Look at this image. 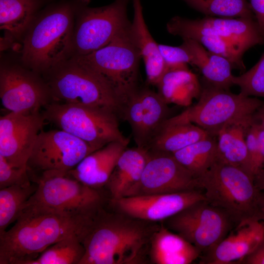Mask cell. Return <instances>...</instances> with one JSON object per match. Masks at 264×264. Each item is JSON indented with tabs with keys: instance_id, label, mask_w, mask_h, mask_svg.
Wrapping results in <instances>:
<instances>
[{
	"instance_id": "2",
	"label": "cell",
	"mask_w": 264,
	"mask_h": 264,
	"mask_svg": "<svg viewBox=\"0 0 264 264\" xmlns=\"http://www.w3.org/2000/svg\"><path fill=\"white\" fill-rule=\"evenodd\" d=\"M90 0H53L35 17L18 48L19 60L41 75L72 57L77 14Z\"/></svg>"
},
{
	"instance_id": "10",
	"label": "cell",
	"mask_w": 264,
	"mask_h": 264,
	"mask_svg": "<svg viewBox=\"0 0 264 264\" xmlns=\"http://www.w3.org/2000/svg\"><path fill=\"white\" fill-rule=\"evenodd\" d=\"M130 0H115L99 7L88 5L76 15L72 57L88 55L109 44L130 22L127 7Z\"/></svg>"
},
{
	"instance_id": "25",
	"label": "cell",
	"mask_w": 264,
	"mask_h": 264,
	"mask_svg": "<svg viewBox=\"0 0 264 264\" xmlns=\"http://www.w3.org/2000/svg\"><path fill=\"white\" fill-rule=\"evenodd\" d=\"M182 44L188 50L192 59V65L197 67L203 80L209 84L225 90H230L234 85L233 68L229 60L207 50L198 42L182 39Z\"/></svg>"
},
{
	"instance_id": "12",
	"label": "cell",
	"mask_w": 264,
	"mask_h": 264,
	"mask_svg": "<svg viewBox=\"0 0 264 264\" xmlns=\"http://www.w3.org/2000/svg\"><path fill=\"white\" fill-rule=\"evenodd\" d=\"M0 98L9 112L40 110L53 101L42 75L18 62L1 59Z\"/></svg>"
},
{
	"instance_id": "6",
	"label": "cell",
	"mask_w": 264,
	"mask_h": 264,
	"mask_svg": "<svg viewBox=\"0 0 264 264\" xmlns=\"http://www.w3.org/2000/svg\"><path fill=\"white\" fill-rule=\"evenodd\" d=\"M131 25V22L102 48L86 55L72 57L101 76L123 107L140 87L139 67L141 57Z\"/></svg>"
},
{
	"instance_id": "37",
	"label": "cell",
	"mask_w": 264,
	"mask_h": 264,
	"mask_svg": "<svg viewBox=\"0 0 264 264\" xmlns=\"http://www.w3.org/2000/svg\"><path fill=\"white\" fill-rule=\"evenodd\" d=\"M245 139L248 156L249 173L254 178L261 169L260 152L254 120L247 132Z\"/></svg>"
},
{
	"instance_id": "22",
	"label": "cell",
	"mask_w": 264,
	"mask_h": 264,
	"mask_svg": "<svg viewBox=\"0 0 264 264\" xmlns=\"http://www.w3.org/2000/svg\"><path fill=\"white\" fill-rule=\"evenodd\" d=\"M150 153L137 147L127 149L119 156L106 185L112 199L129 196L138 184Z\"/></svg>"
},
{
	"instance_id": "30",
	"label": "cell",
	"mask_w": 264,
	"mask_h": 264,
	"mask_svg": "<svg viewBox=\"0 0 264 264\" xmlns=\"http://www.w3.org/2000/svg\"><path fill=\"white\" fill-rule=\"evenodd\" d=\"M37 187L30 180L0 189V234L16 221Z\"/></svg>"
},
{
	"instance_id": "23",
	"label": "cell",
	"mask_w": 264,
	"mask_h": 264,
	"mask_svg": "<svg viewBox=\"0 0 264 264\" xmlns=\"http://www.w3.org/2000/svg\"><path fill=\"white\" fill-rule=\"evenodd\" d=\"M133 18L131 31L145 67L147 82L156 86L166 71L158 44L152 36L146 24L141 0H132Z\"/></svg>"
},
{
	"instance_id": "3",
	"label": "cell",
	"mask_w": 264,
	"mask_h": 264,
	"mask_svg": "<svg viewBox=\"0 0 264 264\" xmlns=\"http://www.w3.org/2000/svg\"><path fill=\"white\" fill-rule=\"evenodd\" d=\"M196 179L205 200L224 212L235 225L262 220L264 195L254 178L242 169L217 160Z\"/></svg>"
},
{
	"instance_id": "16",
	"label": "cell",
	"mask_w": 264,
	"mask_h": 264,
	"mask_svg": "<svg viewBox=\"0 0 264 264\" xmlns=\"http://www.w3.org/2000/svg\"><path fill=\"white\" fill-rule=\"evenodd\" d=\"M149 153L140 181L129 196L198 190L197 179L173 154Z\"/></svg>"
},
{
	"instance_id": "26",
	"label": "cell",
	"mask_w": 264,
	"mask_h": 264,
	"mask_svg": "<svg viewBox=\"0 0 264 264\" xmlns=\"http://www.w3.org/2000/svg\"><path fill=\"white\" fill-rule=\"evenodd\" d=\"M209 135L207 132L195 124L174 121L169 118L163 124L147 150L152 153L173 154Z\"/></svg>"
},
{
	"instance_id": "31",
	"label": "cell",
	"mask_w": 264,
	"mask_h": 264,
	"mask_svg": "<svg viewBox=\"0 0 264 264\" xmlns=\"http://www.w3.org/2000/svg\"><path fill=\"white\" fill-rule=\"evenodd\" d=\"M173 35L182 39H190L200 44L209 51L224 57L232 64L233 68L244 71L242 60L245 53L230 41L216 35L190 30L176 31Z\"/></svg>"
},
{
	"instance_id": "32",
	"label": "cell",
	"mask_w": 264,
	"mask_h": 264,
	"mask_svg": "<svg viewBox=\"0 0 264 264\" xmlns=\"http://www.w3.org/2000/svg\"><path fill=\"white\" fill-rule=\"evenodd\" d=\"M85 252L80 238L72 236L49 246L28 264H80Z\"/></svg>"
},
{
	"instance_id": "43",
	"label": "cell",
	"mask_w": 264,
	"mask_h": 264,
	"mask_svg": "<svg viewBox=\"0 0 264 264\" xmlns=\"http://www.w3.org/2000/svg\"><path fill=\"white\" fill-rule=\"evenodd\" d=\"M262 220L264 221V195L261 207Z\"/></svg>"
},
{
	"instance_id": "9",
	"label": "cell",
	"mask_w": 264,
	"mask_h": 264,
	"mask_svg": "<svg viewBox=\"0 0 264 264\" xmlns=\"http://www.w3.org/2000/svg\"><path fill=\"white\" fill-rule=\"evenodd\" d=\"M197 103L170 119L193 123L217 136L226 124L253 116L264 101L215 87L205 81Z\"/></svg>"
},
{
	"instance_id": "35",
	"label": "cell",
	"mask_w": 264,
	"mask_h": 264,
	"mask_svg": "<svg viewBox=\"0 0 264 264\" xmlns=\"http://www.w3.org/2000/svg\"><path fill=\"white\" fill-rule=\"evenodd\" d=\"M158 46L167 70L188 69V64L192 65L191 55L182 44L178 46L158 44Z\"/></svg>"
},
{
	"instance_id": "5",
	"label": "cell",
	"mask_w": 264,
	"mask_h": 264,
	"mask_svg": "<svg viewBox=\"0 0 264 264\" xmlns=\"http://www.w3.org/2000/svg\"><path fill=\"white\" fill-rule=\"evenodd\" d=\"M42 76L53 101L106 108L122 119L123 104L109 85L74 58L59 63Z\"/></svg>"
},
{
	"instance_id": "17",
	"label": "cell",
	"mask_w": 264,
	"mask_h": 264,
	"mask_svg": "<svg viewBox=\"0 0 264 264\" xmlns=\"http://www.w3.org/2000/svg\"><path fill=\"white\" fill-rule=\"evenodd\" d=\"M166 29L172 35L178 30H190L216 35L230 41L244 52L255 45L264 44L254 18L205 16L192 20L175 16L167 23Z\"/></svg>"
},
{
	"instance_id": "4",
	"label": "cell",
	"mask_w": 264,
	"mask_h": 264,
	"mask_svg": "<svg viewBox=\"0 0 264 264\" xmlns=\"http://www.w3.org/2000/svg\"><path fill=\"white\" fill-rule=\"evenodd\" d=\"M100 211L81 240L85 252L80 264L136 263L147 239L144 230Z\"/></svg>"
},
{
	"instance_id": "33",
	"label": "cell",
	"mask_w": 264,
	"mask_h": 264,
	"mask_svg": "<svg viewBox=\"0 0 264 264\" xmlns=\"http://www.w3.org/2000/svg\"><path fill=\"white\" fill-rule=\"evenodd\" d=\"M181 0L206 16L233 18L254 17L247 0Z\"/></svg>"
},
{
	"instance_id": "19",
	"label": "cell",
	"mask_w": 264,
	"mask_h": 264,
	"mask_svg": "<svg viewBox=\"0 0 264 264\" xmlns=\"http://www.w3.org/2000/svg\"><path fill=\"white\" fill-rule=\"evenodd\" d=\"M215 247L202 256L200 264H239L251 254L264 239V221L242 222Z\"/></svg>"
},
{
	"instance_id": "11",
	"label": "cell",
	"mask_w": 264,
	"mask_h": 264,
	"mask_svg": "<svg viewBox=\"0 0 264 264\" xmlns=\"http://www.w3.org/2000/svg\"><path fill=\"white\" fill-rule=\"evenodd\" d=\"M168 219L170 229L204 254L219 243L236 226L224 212L205 199Z\"/></svg>"
},
{
	"instance_id": "44",
	"label": "cell",
	"mask_w": 264,
	"mask_h": 264,
	"mask_svg": "<svg viewBox=\"0 0 264 264\" xmlns=\"http://www.w3.org/2000/svg\"><path fill=\"white\" fill-rule=\"evenodd\" d=\"M264 195V194H263Z\"/></svg>"
},
{
	"instance_id": "14",
	"label": "cell",
	"mask_w": 264,
	"mask_h": 264,
	"mask_svg": "<svg viewBox=\"0 0 264 264\" xmlns=\"http://www.w3.org/2000/svg\"><path fill=\"white\" fill-rule=\"evenodd\" d=\"M46 122L40 110L9 112L0 118V155L13 166L27 168L36 139Z\"/></svg>"
},
{
	"instance_id": "15",
	"label": "cell",
	"mask_w": 264,
	"mask_h": 264,
	"mask_svg": "<svg viewBox=\"0 0 264 264\" xmlns=\"http://www.w3.org/2000/svg\"><path fill=\"white\" fill-rule=\"evenodd\" d=\"M168 105L157 92L147 87L140 86L127 101L122 119L129 123L136 147L147 150L163 124L172 117Z\"/></svg>"
},
{
	"instance_id": "7",
	"label": "cell",
	"mask_w": 264,
	"mask_h": 264,
	"mask_svg": "<svg viewBox=\"0 0 264 264\" xmlns=\"http://www.w3.org/2000/svg\"><path fill=\"white\" fill-rule=\"evenodd\" d=\"M49 122L98 150L114 142L128 145L129 139L120 130L119 116L98 107L52 101L43 108Z\"/></svg>"
},
{
	"instance_id": "20",
	"label": "cell",
	"mask_w": 264,
	"mask_h": 264,
	"mask_svg": "<svg viewBox=\"0 0 264 264\" xmlns=\"http://www.w3.org/2000/svg\"><path fill=\"white\" fill-rule=\"evenodd\" d=\"M53 0H0V50L19 46L39 11Z\"/></svg>"
},
{
	"instance_id": "41",
	"label": "cell",
	"mask_w": 264,
	"mask_h": 264,
	"mask_svg": "<svg viewBox=\"0 0 264 264\" xmlns=\"http://www.w3.org/2000/svg\"><path fill=\"white\" fill-rule=\"evenodd\" d=\"M254 180L258 189L264 195V167L255 176Z\"/></svg>"
},
{
	"instance_id": "40",
	"label": "cell",
	"mask_w": 264,
	"mask_h": 264,
	"mask_svg": "<svg viewBox=\"0 0 264 264\" xmlns=\"http://www.w3.org/2000/svg\"><path fill=\"white\" fill-rule=\"evenodd\" d=\"M254 125L255 126L256 135L260 149L262 169V168L264 167V128L260 123L255 120Z\"/></svg>"
},
{
	"instance_id": "24",
	"label": "cell",
	"mask_w": 264,
	"mask_h": 264,
	"mask_svg": "<svg viewBox=\"0 0 264 264\" xmlns=\"http://www.w3.org/2000/svg\"><path fill=\"white\" fill-rule=\"evenodd\" d=\"M253 121L252 116L229 123L217 135V160L240 168L250 176L245 138Z\"/></svg>"
},
{
	"instance_id": "38",
	"label": "cell",
	"mask_w": 264,
	"mask_h": 264,
	"mask_svg": "<svg viewBox=\"0 0 264 264\" xmlns=\"http://www.w3.org/2000/svg\"><path fill=\"white\" fill-rule=\"evenodd\" d=\"M264 41V0H247Z\"/></svg>"
},
{
	"instance_id": "1",
	"label": "cell",
	"mask_w": 264,
	"mask_h": 264,
	"mask_svg": "<svg viewBox=\"0 0 264 264\" xmlns=\"http://www.w3.org/2000/svg\"><path fill=\"white\" fill-rule=\"evenodd\" d=\"M93 218L69 216L27 203L15 224L0 234V264H28L66 238L82 240Z\"/></svg>"
},
{
	"instance_id": "29",
	"label": "cell",
	"mask_w": 264,
	"mask_h": 264,
	"mask_svg": "<svg viewBox=\"0 0 264 264\" xmlns=\"http://www.w3.org/2000/svg\"><path fill=\"white\" fill-rule=\"evenodd\" d=\"M173 155L196 178L208 170L217 160V136L210 134Z\"/></svg>"
},
{
	"instance_id": "13",
	"label": "cell",
	"mask_w": 264,
	"mask_h": 264,
	"mask_svg": "<svg viewBox=\"0 0 264 264\" xmlns=\"http://www.w3.org/2000/svg\"><path fill=\"white\" fill-rule=\"evenodd\" d=\"M95 150L63 130H43L28 159L27 172L30 175L48 171L67 173Z\"/></svg>"
},
{
	"instance_id": "8",
	"label": "cell",
	"mask_w": 264,
	"mask_h": 264,
	"mask_svg": "<svg viewBox=\"0 0 264 264\" xmlns=\"http://www.w3.org/2000/svg\"><path fill=\"white\" fill-rule=\"evenodd\" d=\"M31 179L37 187L28 203L77 217L93 218L100 211L102 198L96 189L68 173L44 172Z\"/></svg>"
},
{
	"instance_id": "21",
	"label": "cell",
	"mask_w": 264,
	"mask_h": 264,
	"mask_svg": "<svg viewBox=\"0 0 264 264\" xmlns=\"http://www.w3.org/2000/svg\"><path fill=\"white\" fill-rule=\"evenodd\" d=\"M127 146L118 142L110 143L88 155L67 173L95 189L106 185L119 156Z\"/></svg>"
},
{
	"instance_id": "28",
	"label": "cell",
	"mask_w": 264,
	"mask_h": 264,
	"mask_svg": "<svg viewBox=\"0 0 264 264\" xmlns=\"http://www.w3.org/2000/svg\"><path fill=\"white\" fill-rule=\"evenodd\" d=\"M151 250L152 259L157 264H189L201 254L196 247L164 226L153 235Z\"/></svg>"
},
{
	"instance_id": "34",
	"label": "cell",
	"mask_w": 264,
	"mask_h": 264,
	"mask_svg": "<svg viewBox=\"0 0 264 264\" xmlns=\"http://www.w3.org/2000/svg\"><path fill=\"white\" fill-rule=\"evenodd\" d=\"M234 85L244 95L264 98V53L259 61L242 74L234 76Z\"/></svg>"
},
{
	"instance_id": "27",
	"label": "cell",
	"mask_w": 264,
	"mask_h": 264,
	"mask_svg": "<svg viewBox=\"0 0 264 264\" xmlns=\"http://www.w3.org/2000/svg\"><path fill=\"white\" fill-rule=\"evenodd\" d=\"M156 86L168 104L187 107L198 99L202 89L197 75L189 68L167 70Z\"/></svg>"
},
{
	"instance_id": "39",
	"label": "cell",
	"mask_w": 264,
	"mask_h": 264,
	"mask_svg": "<svg viewBox=\"0 0 264 264\" xmlns=\"http://www.w3.org/2000/svg\"><path fill=\"white\" fill-rule=\"evenodd\" d=\"M239 264H264V239L257 247Z\"/></svg>"
},
{
	"instance_id": "36",
	"label": "cell",
	"mask_w": 264,
	"mask_h": 264,
	"mask_svg": "<svg viewBox=\"0 0 264 264\" xmlns=\"http://www.w3.org/2000/svg\"><path fill=\"white\" fill-rule=\"evenodd\" d=\"M30 180L27 168L13 166L0 155V189Z\"/></svg>"
},
{
	"instance_id": "42",
	"label": "cell",
	"mask_w": 264,
	"mask_h": 264,
	"mask_svg": "<svg viewBox=\"0 0 264 264\" xmlns=\"http://www.w3.org/2000/svg\"><path fill=\"white\" fill-rule=\"evenodd\" d=\"M255 120L259 122L264 128V101L253 116Z\"/></svg>"
},
{
	"instance_id": "18",
	"label": "cell",
	"mask_w": 264,
	"mask_h": 264,
	"mask_svg": "<svg viewBox=\"0 0 264 264\" xmlns=\"http://www.w3.org/2000/svg\"><path fill=\"white\" fill-rule=\"evenodd\" d=\"M199 190L167 193L136 195L111 199L124 214L134 218L156 221L169 218L195 203L205 200Z\"/></svg>"
}]
</instances>
